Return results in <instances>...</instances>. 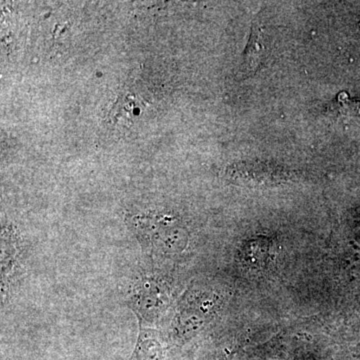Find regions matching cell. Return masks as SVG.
<instances>
[{"instance_id": "cell-2", "label": "cell", "mask_w": 360, "mask_h": 360, "mask_svg": "<svg viewBox=\"0 0 360 360\" xmlns=\"http://www.w3.org/2000/svg\"><path fill=\"white\" fill-rule=\"evenodd\" d=\"M219 307V296L213 291L196 290L189 292L182 302L177 316V338H191L212 319Z\"/></svg>"}, {"instance_id": "cell-4", "label": "cell", "mask_w": 360, "mask_h": 360, "mask_svg": "<svg viewBox=\"0 0 360 360\" xmlns=\"http://www.w3.org/2000/svg\"><path fill=\"white\" fill-rule=\"evenodd\" d=\"M276 245L270 239L259 238L243 245V259L251 269L264 270L276 262Z\"/></svg>"}, {"instance_id": "cell-1", "label": "cell", "mask_w": 360, "mask_h": 360, "mask_svg": "<svg viewBox=\"0 0 360 360\" xmlns=\"http://www.w3.org/2000/svg\"><path fill=\"white\" fill-rule=\"evenodd\" d=\"M132 226L143 248L161 257H174L186 250L188 232L176 217L146 213L132 217Z\"/></svg>"}, {"instance_id": "cell-5", "label": "cell", "mask_w": 360, "mask_h": 360, "mask_svg": "<svg viewBox=\"0 0 360 360\" xmlns=\"http://www.w3.org/2000/svg\"><path fill=\"white\" fill-rule=\"evenodd\" d=\"M146 103L136 94H124L118 97L111 108L110 118L113 123H132Z\"/></svg>"}, {"instance_id": "cell-3", "label": "cell", "mask_w": 360, "mask_h": 360, "mask_svg": "<svg viewBox=\"0 0 360 360\" xmlns=\"http://www.w3.org/2000/svg\"><path fill=\"white\" fill-rule=\"evenodd\" d=\"M131 307L141 321L153 323L167 309L169 293L167 284L156 276L141 278L132 288Z\"/></svg>"}, {"instance_id": "cell-6", "label": "cell", "mask_w": 360, "mask_h": 360, "mask_svg": "<svg viewBox=\"0 0 360 360\" xmlns=\"http://www.w3.org/2000/svg\"><path fill=\"white\" fill-rule=\"evenodd\" d=\"M130 360H165V352L155 335L142 330Z\"/></svg>"}, {"instance_id": "cell-7", "label": "cell", "mask_w": 360, "mask_h": 360, "mask_svg": "<svg viewBox=\"0 0 360 360\" xmlns=\"http://www.w3.org/2000/svg\"><path fill=\"white\" fill-rule=\"evenodd\" d=\"M262 51H264V40H262V30L257 25H252L250 41L245 51L243 59V70L245 75L252 72L257 70L262 59Z\"/></svg>"}]
</instances>
